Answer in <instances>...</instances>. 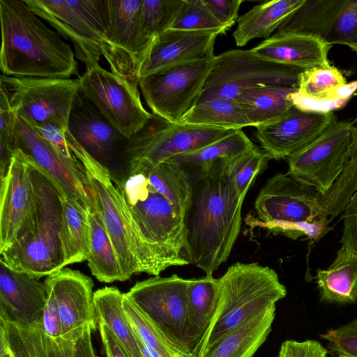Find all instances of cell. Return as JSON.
<instances>
[{
	"instance_id": "1",
	"label": "cell",
	"mask_w": 357,
	"mask_h": 357,
	"mask_svg": "<svg viewBox=\"0 0 357 357\" xmlns=\"http://www.w3.org/2000/svg\"><path fill=\"white\" fill-rule=\"evenodd\" d=\"M112 178L139 273L158 276L169 267L189 264L183 259L184 215L191 190L188 173L170 161L130 159Z\"/></svg>"
},
{
	"instance_id": "2",
	"label": "cell",
	"mask_w": 357,
	"mask_h": 357,
	"mask_svg": "<svg viewBox=\"0 0 357 357\" xmlns=\"http://www.w3.org/2000/svg\"><path fill=\"white\" fill-rule=\"evenodd\" d=\"M217 160L187 172L191 190L184 215L183 259L213 275L229 258L238 236L245 197Z\"/></svg>"
},
{
	"instance_id": "3",
	"label": "cell",
	"mask_w": 357,
	"mask_h": 357,
	"mask_svg": "<svg viewBox=\"0 0 357 357\" xmlns=\"http://www.w3.org/2000/svg\"><path fill=\"white\" fill-rule=\"evenodd\" d=\"M20 0H0L1 74L70 79L78 75L71 47Z\"/></svg>"
},
{
	"instance_id": "4",
	"label": "cell",
	"mask_w": 357,
	"mask_h": 357,
	"mask_svg": "<svg viewBox=\"0 0 357 357\" xmlns=\"http://www.w3.org/2000/svg\"><path fill=\"white\" fill-rule=\"evenodd\" d=\"M31 211L13 242L0 252L11 269L40 278L67 265L62 241V197L56 181L29 155Z\"/></svg>"
},
{
	"instance_id": "5",
	"label": "cell",
	"mask_w": 357,
	"mask_h": 357,
	"mask_svg": "<svg viewBox=\"0 0 357 357\" xmlns=\"http://www.w3.org/2000/svg\"><path fill=\"white\" fill-rule=\"evenodd\" d=\"M320 192L287 173H278L261 188L255 202L260 220L257 224L274 234L296 239L306 236L312 243L329 231L323 217Z\"/></svg>"
},
{
	"instance_id": "6",
	"label": "cell",
	"mask_w": 357,
	"mask_h": 357,
	"mask_svg": "<svg viewBox=\"0 0 357 357\" xmlns=\"http://www.w3.org/2000/svg\"><path fill=\"white\" fill-rule=\"evenodd\" d=\"M218 280V310L203 351L248 319L275 305L287 295L286 287L276 272L257 262H237Z\"/></svg>"
},
{
	"instance_id": "7",
	"label": "cell",
	"mask_w": 357,
	"mask_h": 357,
	"mask_svg": "<svg viewBox=\"0 0 357 357\" xmlns=\"http://www.w3.org/2000/svg\"><path fill=\"white\" fill-rule=\"evenodd\" d=\"M304 70L267 60L252 50H227L214 56L196 103L215 98L236 100L243 91L259 86L298 89L300 75Z\"/></svg>"
},
{
	"instance_id": "8",
	"label": "cell",
	"mask_w": 357,
	"mask_h": 357,
	"mask_svg": "<svg viewBox=\"0 0 357 357\" xmlns=\"http://www.w3.org/2000/svg\"><path fill=\"white\" fill-rule=\"evenodd\" d=\"M189 279L176 274L138 281L125 294L181 357H195L188 319Z\"/></svg>"
},
{
	"instance_id": "9",
	"label": "cell",
	"mask_w": 357,
	"mask_h": 357,
	"mask_svg": "<svg viewBox=\"0 0 357 357\" xmlns=\"http://www.w3.org/2000/svg\"><path fill=\"white\" fill-rule=\"evenodd\" d=\"M214 56L173 65L140 79L138 86L153 114L178 123L199 98Z\"/></svg>"
},
{
	"instance_id": "10",
	"label": "cell",
	"mask_w": 357,
	"mask_h": 357,
	"mask_svg": "<svg viewBox=\"0 0 357 357\" xmlns=\"http://www.w3.org/2000/svg\"><path fill=\"white\" fill-rule=\"evenodd\" d=\"M17 114L31 124L52 123L64 131L80 91L79 79L0 76Z\"/></svg>"
},
{
	"instance_id": "11",
	"label": "cell",
	"mask_w": 357,
	"mask_h": 357,
	"mask_svg": "<svg viewBox=\"0 0 357 357\" xmlns=\"http://www.w3.org/2000/svg\"><path fill=\"white\" fill-rule=\"evenodd\" d=\"M81 93L128 139L142 129L153 114L144 107L138 84L121 78L100 64L79 77Z\"/></svg>"
},
{
	"instance_id": "12",
	"label": "cell",
	"mask_w": 357,
	"mask_h": 357,
	"mask_svg": "<svg viewBox=\"0 0 357 357\" xmlns=\"http://www.w3.org/2000/svg\"><path fill=\"white\" fill-rule=\"evenodd\" d=\"M354 122L335 121L311 143L290 155L287 174L326 193L347 165Z\"/></svg>"
},
{
	"instance_id": "13",
	"label": "cell",
	"mask_w": 357,
	"mask_h": 357,
	"mask_svg": "<svg viewBox=\"0 0 357 357\" xmlns=\"http://www.w3.org/2000/svg\"><path fill=\"white\" fill-rule=\"evenodd\" d=\"M66 138L75 156L82 164L94 192L98 208L116 252L126 280L139 273L132 235L123 215L109 170L91 157L67 130Z\"/></svg>"
},
{
	"instance_id": "14",
	"label": "cell",
	"mask_w": 357,
	"mask_h": 357,
	"mask_svg": "<svg viewBox=\"0 0 357 357\" xmlns=\"http://www.w3.org/2000/svg\"><path fill=\"white\" fill-rule=\"evenodd\" d=\"M234 130L172 123L153 114L144 127L128 139L125 162L145 159L160 164L174 156L200 149Z\"/></svg>"
},
{
	"instance_id": "15",
	"label": "cell",
	"mask_w": 357,
	"mask_h": 357,
	"mask_svg": "<svg viewBox=\"0 0 357 357\" xmlns=\"http://www.w3.org/2000/svg\"><path fill=\"white\" fill-rule=\"evenodd\" d=\"M142 0H107L109 25L100 42L110 72L138 84L137 70L151 42L141 20Z\"/></svg>"
},
{
	"instance_id": "16",
	"label": "cell",
	"mask_w": 357,
	"mask_h": 357,
	"mask_svg": "<svg viewBox=\"0 0 357 357\" xmlns=\"http://www.w3.org/2000/svg\"><path fill=\"white\" fill-rule=\"evenodd\" d=\"M16 149L29 155L59 185L64 194L77 201L89 212L98 209L94 192L85 169L77 158L63 157L32 125L17 114L15 128Z\"/></svg>"
},
{
	"instance_id": "17",
	"label": "cell",
	"mask_w": 357,
	"mask_h": 357,
	"mask_svg": "<svg viewBox=\"0 0 357 357\" xmlns=\"http://www.w3.org/2000/svg\"><path fill=\"white\" fill-rule=\"evenodd\" d=\"M68 132L111 174L119 173L125 164L128 139L116 129L79 91L71 109Z\"/></svg>"
},
{
	"instance_id": "18",
	"label": "cell",
	"mask_w": 357,
	"mask_h": 357,
	"mask_svg": "<svg viewBox=\"0 0 357 357\" xmlns=\"http://www.w3.org/2000/svg\"><path fill=\"white\" fill-rule=\"evenodd\" d=\"M337 121L333 112L303 111L293 107L280 119L256 127L255 135L271 159L289 158Z\"/></svg>"
},
{
	"instance_id": "19",
	"label": "cell",
	"mask_w": 357,
	"mask_h": 357,
	"mask_svg": "<svg viewBox=\"0 0 357 357\" xmlns=\"http://www.w3.org/2000/svg\"><path fill=\"white\" fill-rule=\"evenodd\" d=\"M44 282L52 289L57 301L62 336L82 332L87 325L93 331L97 330L91 278L64 267L46 276Z\"/></svg>"
},
{
	"instance_id": "20",
	"label": "cell",
	"mask_w": 357,
	"mask_h": 357,
	"mask_svg": "<svg viewBox=\"0 0 357 357\" xmlns=\"http://www.w3.org/2000/svg\"><path fill=\"white\" fill-rule=\"evenodd\" d=\"M219 33L169 29L151 40L138 68L137 79L173 65L214 56Z\"/></svg>"
},
{
	"instance_id": "21",
	"label": "cell",
	"mask_w": 357,
	"mask_h": 357,
	"mask_svg": "<svg viewBox=\"0 0 357 357\" xmlns=\"http://www.w3.org/2000/svg\"><path fill=\"white\" fill-rule=\"evenodd\" d=\"M47 292L45 282L10 268L0 259V319L43 326Z\"/></svg>"
},
{
	"instance_id": "22",
	"label": "cell",
	"mask_w": 357,
	"mask_h": 357,
	"mask_svg": "<svg viewBox=\"0 0 357 357\" xmlns=\"http://www.w3.org/2000/svg\"><path fill=\"white\" fill-rule=\"evenodd\" d=\"M24 1L36 15L73 43L75 56L84 63L86 68L99 64L102 36L66 0Z\"/></svg>"
},
{
	"instance_id": "23",
	"label": "cell",
	"mask_w": 357,
	"mask_h": 357,
	"mask_svg": "<svg viewBox=\"0 0 357 357\" xmlns=\"http://www.w3.org/2000/svg\"><path fill=\"white\" fill-rule=\"evenodd\" d=\"M27 155L16 149L7 175L1 180L0 252L15 238L32 206Z\"/></svg>"
},
{
	"instance_id": "24",
	"label": "cell",
	"mask_w": 357,
	"mask_h": 357,
	"mask_svg": "<svg viewBox=\"0 0 357 357\" xmlns=\"http://www.w3.org/2000/svg\"><path fill=\"white\" fill-rule=\"evenodd\" d=\"M357 91V81L347 82L342 73L332 66L304 70L298 88L288 98L303 111L333 112L343 107Z\"/></svg>"
},
{
	"instance_id": "25",
	"label": "cell",
	"mask_w": 357,
	"mask_h": 357,
	"mask_svg": "<svg viewBox=\"0 0 357 357\" xmlns=\"http://www.w3.org/2000/svg\"><path fill=\"white\" fill-rule=\"evenodd\" d=\"M331 46L323 40L298 33H277L251 49L267 60L302 69L328 67Z\"/></svg>"
},
{
	"instance_id": "26",
	"label": "cell",
	"mask_w": 357,
	"mask_h": 357,
	"mask_svg": "<svg viewBox=\"0 0 357 357\" xmlns=\"http://www.w3.org/2000/svg\"><path fill=\"white\" fill-rule=\"evenodd\" d=\"M187 296L190 338L195 357H200L218 310L219 280L213 275L189 279Z\"/></svg>"
},
{
	"instance_id": "27",
	"label": "cell",
	"mask_w": 357,
	"mask_h": 357,
	"mask_svg": "<svg viewBox=\"0 0 357 357\" xmlns=\"http://www.w3.org/2000/svg\"><path fill=\"white\" fill-rule=\"evenodd\" d=\"M273 305L221 337L200 357H252L271 331L275 315Z\"/></svg>"
},
{
	"instance_id": "28",
	"label": "cell",
	"mask_w": 357,
	"mask_h": 357,
	"mask_svg": "<svg viewBox=\"0 0 357 357\" xmlns=\"http://www.w3.org/2000/svg\"><path fill=\"white\" fill-rule=\"evenodd\" d=\"M305 0H273L253 6L237 20L232 36L238 47L252 39H268Z\"/></svg>"
},
{
	"instance_id": "29",
	"label": "cell",
	"mask_w": 357,
	"mask_h": 357,
	"mask_svg": "<svg viewBox=\"0 0 357 357\" xmlns=\"http://www.w3.org/2000/svg\"><path fill=\"white\" fill-rule=\"evenodd\" d=\"M316 280L322 300L340 304L355 303L357 254L342 248L328 268L317 270Z\"/></svg>"
},
{
	"instance_id": "30",
	"label": "cell",
	"mask_w": 357,
	"mask_h": 357,
	"mask_svg": "<svg viewBox=\"0 0 357 357\" xmlns=\"http://www.w3.org/2000/svg\"><path fill=\"white\" fill-rule=\"evenodd\" d=\"M297 89L264 85L243 91L236 99L241 105L251 126L258 127L274 122L294 107L288 98Z\"/></svg>"
},
{
	"instance_id": "31",
	"label": "cell",
	"mask_w": 357,
	"mask_h": 357,
	"mask_svg": "<svg viewBox=\"0 0 357 357\" xmlns=\"http://www.w3.org/2000/svg\"><path fill=\"white\" fill-rule=\"evenodd\" d=\"M344 0H305L279 27L277 33H298L326 41Z\"/></svg>"
},
{
	"instance_id": "32",
	"label": "cell",
	"mask_w": 357,
	"mask_h": 357,
	"mask_svg": "<svg viewBox=\"0 0 357 357\" xmlns=\"http://www.w3.org/2000/svg\"><path fill=\"white\" fill-rule=\"evenodd\" d=\"M123 293L114 287H105L93 293L97 324L104 322L132 357H143L135 331L123 307Z\"/></svg>"
},
{
	"instance_id": "33",
	"label": "cell",
	"mask_w": 357,
	"mask_h": 357,
	"mask_svg": "<svg viewBox=\"0 0 357 357\" xmlns=\"http://www.w3.org/2000/svg\"><path fill=\"white\" fill-rule=\"evenodd\" d=\"M62 205V241L67 265L87 261L91 240L90 212L64 193Z\"/></svg>"
},
{
	"instance_id": "34",
	"label": "cell",
	"mask_w": 357,
	"mask_h": 357,
	"mask_svg": "<svg viewBox=\"0 0 357 357\" xmlns=\"http://www.w3.org/2000/svg\"><path fill=\"white\" fill-rule=\"evenodd\" d=\"M89 221L91 240L87 261L91 274L102 282L125 281L116 252L98 209L90 213Z\"/></svg>"
},
{
	"instance_id": "35",
	"label": "cell",
	"mask_w": 357,
	"mask_h": 357,
	"mask_svg": "<svg viewBox=\"0 0 357 357\" xmlns=\"http://www.w3.org/2000/svg\"><path fill=\"white\" fill-rule=\"evenodd\" d=\"M178 123L228 130L251 126L244 110L236 100L221 98L197 102Z\"/></svg>"
},
{
	"instance_id": "36",
	"label": "cell",
	"mask_w": 357,
	"mask_h": 357,
	"mask_svg": "<svg viewBox=\"0 0 357 357\" xmlns=\"http://www.w3.org/2000/svg\"><path fill=\"white\" fill-rule=\"evenodd\" d=\"M255 146L240 129L200 149L174 156L167 161L176 163L186 172H190L217 160L229 159Z\"/></svg>"
},
{
	"instance_id": "37",
	"label": "cell",
	"mask_w": 357,
	"mask_h": 357,
	"mask_svg": "<svg viewBox=\"0 0 357 357\" xmlns=\"http://www.w3.org/2000/svg\"><path fill=\"white\" fill-rule=\"evenodd\" d=\"M0 342L13 357H49L47 335L42 326H25L0 319Z\"/></svg>"
},
{
	"instance_id": "38",
	"label": "cell",
	"mask_w": 357,
	"mask_h": 357,
	"mask_svg": "<svg viewBox=\"0 0 357 357\" xmlns=\"http://www.w3.org/2000/svg\"><path fill=\"white\" fill-rule=\"evenodd\" d=\"M269 160V155L255 146L223 160L222 165L239 194L245 197L256 176L265 169Z\"/></svg>"
},
{
	"instance_id": "39",
	"label": "cell",
	"mask_w": 357,
	"mask_h": 357,
	"mask_svg": "<svg viewBox=\"0 0 357 357\" xmlns=\"http://www.w3.org/2000/svg\"><path fill=\"white\" fill-rule=\"evenodd\" d=\"M183 0H142L141 20L144 33L151 40L170 29Z\"/></svg>"
},
{
	"instance_id": "40",
	"label": "cell",
	"mask_w": 357,
	"mask_h": 357,
	"mask_svg": "<svg viewBox=\"0 0 357 357\" xmlns=\"http://www.w3.org/2000/svg\"><path fill=\"white\" fill-rule=\"evenodd\" d=\"M123 307L133 331L146 345L163 357H181L169 346L154 326L125 293Z\"/></svg>"
},
{
	"instance_id": "41",
	"label": "cell",
	"mask_w": 357,
	"mask_h": 357,
	"mask_svg": "<svg viewBox=\"0 0 357 357\" xmlns=\"http://www.w3.org/2000/svg\"><path fill=\"white\" fill-rule=\"evenodd\" d=\"M170 29L212 31L220 34L229 30L213 17L202 0H183L182 7Z\"/></svg>"
},
{
	"instance_id": "42",
	"label": "cell",
	"mask_w": 357,
	"mask_h": 357,
	"mask_svg": "<svg viewBox=\"0 0 357 357\" xmlns=\"http://www.w3.org/2000/svg\"><path fill=\"white\" fill-rule=\"evenodd\" d=\"M344 45L357 52V0H344L325 41Z\"/></svg>"
},
{
	"instance_id": "43",
	"label": "cell",
	"mask_w": 357,
	"mask_h": 357,
	"mask_svg": "<svg viewBox=\"0 0 357 357\" xmlns=\"http://www.w3.org/2000/svg\"><path fill=\"white\" fill-rule=\"evenodd\" d=\"M320 337L328 342L327 350L333 356L357 357V319L327 331Z\"/></svg>"
},
{
	"instance_id": "44",
	"label": "cell",
	"mask_w": 357,
	"mask_h": 357,
	"mask_svg": "<svg viewBox=\"0 0 357 357\" xmlns=\"http://www.w3.org/2000/svg\"><path fill=\"white\" fill-rule=\"evenodd\" d=\"M102 38L107 32L109 8L107 0H66Z\"/></svg>"
},
{
	"instance_id": "45",
	"label": "cell",
	"mask_w": 357,
	"mask_h": 357,
	"mask_svg": "<svg viewBox=\"0 0 357 357\" xmlns=\"http://www.w3.org/2000/svg\"><path fill=\"white\" fill-rule=\"evenodd\" d=\"M17 118V112L11 103L8 90L0 83V142L9 144L14 149Z\"/></svg>"
},
{
	"instance_id": "46",
	"label": "cell",
	"mask_w": 357,
	"mask_h": 357,
	"mask_svg": "<svg viewBox=\"0 0 357 357\" xmlns=\"http://www.w3.org/2000/svg\"><path fill=\"white\" fill-rule=\"evenodd\" d=\"M342 248L357 254V190L344 208Z\"/></svg>"
},
{
	"instance_id": "47",
	"label": "cell",
	"mask_w": 357,
	"mask_h": 357,
	"mask_svg": "<svg viewBox=\"0 0 357 357\" xmlns=\"http://www.w3.org/2000/svg\"><path fill=\"white\" fill-rule=\"evenodd\" d=\"M328 353V351L316 340H287L281 344L278 357H326Z\"/></svg>"
},
{
	"instance_id": "48",
	"label": "cell",
	"mask_w": 357,
	"mask_h": 357,
	"mask_svg": "<svg viewBox=\"0 0 357 357\" xmlns=\"http://www.w3.org/2000/svg\"><path fill=\"white\" fill-rule=\"evenodd\" d=\"M213 17L229 29L238 18L242 0H202Z\"/></svg>"
},
{
	"instance_id": "49",
	"label": "cell",
	"mask_w": 357,
	"mask_h": 357,
	"mask_svg": "<svg viewBox=\"0 0 357 357\" xmlns=\"http://www.w3.org/2000/svg\"><path fill=\"white\" fill-rule=\"evenodd\" d=\"M31 125L37 133L49 142L63 157L68 159L76 158L67 143L66 138V131L50 123Z\"/></svg>"
},
{
	"instance_id": "50",
	"label": "cell",
	"mask_w": 357,
	"mask_h": 357,
	"mask_svg": "<svg viewBox=\"0 0 357 357\" xmlns=\"http://www.w3.org/2000/svg\"><path fill=\"white\" fill-rule=\"evenodd\" d=\"M46 287L47 299L43 315V328L49 337L56 338L62 335L59 310L52 289L47 285Z\"/></svg>"
},
{
	"instance_id": "51",
	"label": "cell",
	"mask_w": 357,
	"mask_h": 357,
	"mask_svg": "<svg viewBox=\"0 0 357 357\" xmlns=\"http://www.w3.org/2000/svg\"><path fill=\"white\" fill-rule=\"evenodd\" d=\"M82 331L56 338L47 335L49 357H76V342Z\"/></svg>"
},
{
	"instance_id": "52",
	"label": "cell",
	"mask_w": 357,
	"mask_h": 357,
	"mask_svg": "<svg viewBox=\"0 0 357 357\" xmlns=\"http://www.w3.org/2000/svg\"><path fill=\"white\" fill-rule=\"evenodd\" d=\"M98 328L107 357H132L125 347L102 321L98 322Z\"/></svg>"
},
{
	"instance_id": "53",
	"label": "cell",
	"mask_w": 357,
	"mask_h": 357,
	"mask_svg": "<svg viewBox=\"0 0 357 357\" xmlns=\"http://www.w3.org/2000/svg\"><path fill=\"white\" fill-rule=\"evenodd\" d=\"M350 152L351 154L357 156V118L354 121V128L352 133V142L351 144Z\"/></svg>"
},
{
	"instance_id": "54",
	"label": "cell",
	"mask_w": 357,
	"mask_h": 357,
	"mask_svg": "<svg viewBox=\"0 0 357 357\" xmlns=\"http://www.w3.org/2000/svg\"><path fill=\"white\" fill-rule=\"evenodd\" d=\"M0 357H11L10 354L6 347L0 349Z\"/></svg>"
},
{
	"instance_id": "55",
	"label": "cell",
	"mask_w": 357,
	"mask_h": 357,
	"mask_svg": "<svg viewBox=\"0 0 357 357\" xmlns=\"http://www.w3.org/2000/svg\"><path fill=\"white\" fill-rule=\"evenodd\" d=\"M333 357H348V356L339 355V356H333Z\"/></svg>"
},
{
	"instance_id": "56",
	"label": "cell",
	"mask_w": 357,
	"mask_h": 357,
	"mask_svg": "<svg viewBox=\"0 0 357 357\" xmlns=\"http://www.w3.org/2000/svg\"><path fill=\"white\" fill-rule=\"evenodd\" d=\"M10 356H11V354H10ZM11 357H13V356H11Z\"/></svg>"
}]
</instances>
